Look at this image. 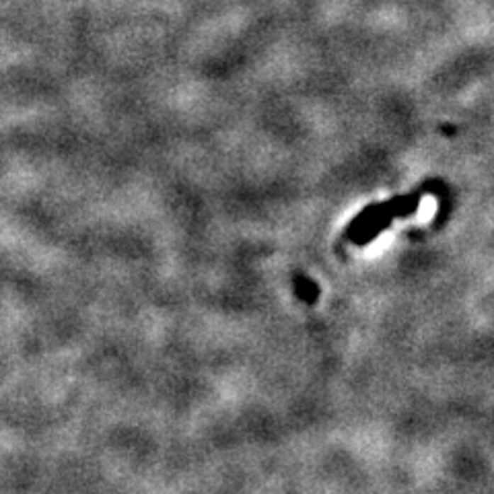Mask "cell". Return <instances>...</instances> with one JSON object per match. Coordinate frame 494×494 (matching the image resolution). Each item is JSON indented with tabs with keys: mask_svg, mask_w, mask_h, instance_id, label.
<instances>
[{
	"mask_svg": "<svg viewBox=\"0 0 494 494\" xmlns=\"http://www.w3.org/2000/svg\"><path fill=\"white\" fill-rule=\"evenodd\" d=\"M295 282L299 284L301 295L305 299H309V301H315V299H318V286H315L313 282H309L305 276H295Z\"/></svg>",
	"mask_w": 494,
	"mask_h": 494,
	"instance_id": "cell-1",
	"label": "cell"
}]
</instances>
